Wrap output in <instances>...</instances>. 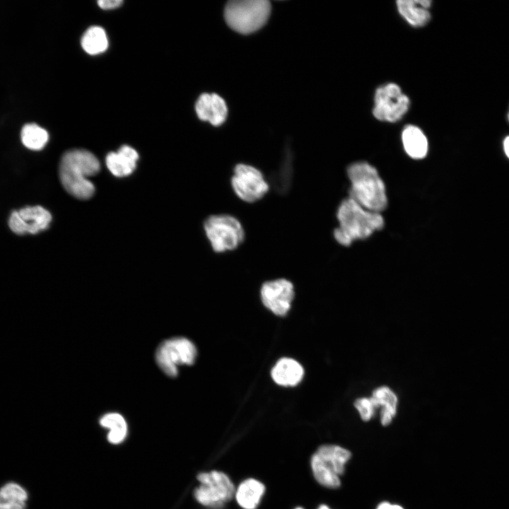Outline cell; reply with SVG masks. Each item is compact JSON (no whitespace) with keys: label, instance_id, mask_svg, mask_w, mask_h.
<instances>
[{"label":"cell","instance_id":"cell-1","mask_svg":"<svg viewBox=\"0 0 509 509\" xmlns=\"http://www.w3.org/2000/svg\"><path fill=\"white\" fill-rule=\"evenodd\" d=\"M100 162L91 152L84 149H72L61 158L59 175L65 190L79 199L90 198L95 187L88 179L100 170Z\"/></svg>","mask_w":509,"mask_h":509},{"label":"cell","instance_id":"cell-2","mask_svg":"<svg viewBox=\"0 0 509 509\" xmlns=\"http://www.w3.org/2000/svg\"><path fill=\"white\" fill-rule=\"evenodd\" d=\"M339 227L334 231L335 240L344 246L370 236L384 226L380 213L365 209L351 198L344 199L337 211Z\"/></svg>","mask_w":509,"mask_h":509},{"label":"cell","instance_id":"cell-3","mask_svg":"<svg viewBox=\"0 0 509 509\" xmlns=\"http://www.w3.org/2000/svg\"><path fill=\"white\" fill-rule=\"evenodd\" d=\"M347 174L351 181L350 198L366 210L379 213L385 209V187L377 170L366 162L350 165Z\"/></svg>","mask_w":509,"mask_h":509},{"label":"cell","instance_id":"cell-4","mask_svg":"<svg viewBox=\"0 0 509 509\" xmlns=\"http://www.w3.org/2000/svg\"><path fill=\"white\" fill-rule=\"evenodd\" d=\"M271 12L267 0H232L224 9V18L228 26L236 32L249 34L261 28Z\"/></svg>","mask_w":509,"mask_h":509},{"label":"cell","instance_id":"cell-5","mask_svg":"<svg viewBox=\"0 0 509 509\" xmlns=\"http://www.w3.org/2000/svg\"><path fill=\"white\" fill-rule=\"evenodd\" d=\"M348 450L338 445L320 447L312 457L311 466L314 476L321 485L328 488L340 486V476L351 457Z\"/></svg>","mask_w":509,"mask_h":509},{"label":"cell","instance_id":"cell-6","mask_svg":"<svg viewBox=\"0 0 509 509\" xmlns=\"http://www.w3.org/2000/svg\"><path fill=\"white\" fill-rule=\"evenodd\" d=\"M204 229L213 250L218 253L238 248L245 238L241 223L231 215L209 216L204 222Z\"/></svg>","mask_w":509,"mask_h":509},{"label":"cell","instance_id":"cell-7","mask_svg":"<svg viewBox=\"0 0 509 509\" xmlns=\"http://www.w3.org/2000/svg\"><path fill=\"white\" fill-rule=\"evenodd\" d=\"M197 349L186 338L177 337L161 343L156 353L160 368L169 377H176L177 365H192L197 357Z\"/></svg>","mask_w":509,"mask_h":509},{"label":"cell","instance_id":"cell-8","mask_svg":"<svg viewBox=\"0 0 509 509\" xmlns=\"http://www.w3.org/2000/svg\"><path fill=\"white\" fill-rule=\"evenodd\" d=\"M197 479L201 484L194 491V496L204 505L218 508L233 496L234 486L223 472L211 471L201 473Z\"/></svg>","mask_w":509,"mask_h":509},{"label":"cell","instance_id":"cell-9","mask_svg":"<svg viewBox=\"0 0 509 509\" xmlns=\"http://www.w3.org/2000/svg\"><path fill=\"white\" fill-rule=\"evenodd\" d=\"M230 182L237 197L247 203L259 201L269 189L262 172L247 164L240 163L235 165Z\"/></svg>","mask_w":509,"mask_h":509},{"label":"cell","instance_id":"cell-10","mask_svg":"<svg viewBox=\"0 0 509 509\" xmlns=\"http://www.w3.org/2000/svg\"><path fill=\"white\" fill-rule=\"evenodd\" d=\"M373 114L380 121L395 122L407 112L409 98L395 83H387L377 88Z\"/></svg>","mask_w":509,"mask_h":509},{"label":"cell","instance_id":"cell-11","mask_svg":"<svg viewBox=\"0 0 509 509\" xmlns=\"http://www.w3.org/2000/svg\"><path fill=\"white\" fill-rule=\"evenodd\" d=\"M52 220L50 213L40 206H26L13 211L8 219V226L16 234H36L45 230Z\"/></svg>","mask_w":509,"mask_h":509},{"label":"cell","instance_id":"cell-12","mask_svg":"<svg viewBox=\"0 0 509 509\" xmlns=\"http://www.w3.org/2000/svg\"><path fill=\"white\" fill-rule=\"evenodd\" d=\"M260 293L266 308L276 315L283 316L291 308L294 288L288 280L279 279L264 283Z\"/></svg>","mask_w":509,"mask_h":509},{"label":"cell","instance_id":"cell-13","mask_svg":"<svg viewBox=\"0 0 509 509\" xmlns=\"http://www.w3.org/2000/svg\"><path fill=\"white\" fill-rule=\"evenodd\" d=\"M195 110L199 118L214 126L222 124L228 114L225 100L216 93H204L198 98Z\"/></svg>","mask_w":509,"mask_h":509},{"label":"cell","instance_id":"cell-14","mask_svg":"<svg viewBox=\"0 0 509 509\" xmlns=\"http://www.w3.org/2000/svg\"><path fill=\"white\" fill-rule=\"evenodd\" d=\"M139 159L138 153L129 146L124 145L117 152L110 153L105 159L110 172L116 177H124L132 173Z\"/></svg>","mask_w":509,"mask_h":509},{"label":"cell","instance_id":"cell-15","mask_svg":"<svg viewBox=\"0 0 509 509\" xmlns=\"http://www.w3.org/2000/svg\"><path fill=\"white\" fill-rule=\"evenodd\" d=\"M429 0H399L397 8L401 16L411 25H425L431 18Z\"/></svg>","mask_w":509,"mask_h":509},{"label":"cell","instance_id":"cell-16","mask_svg":"<svg viewBox=\"0 0 509 509\" xmlns=\"http://www.w3.org/2000/svg\"><path fill=\"white\" fill-rule=\"evenodd\" d=\"M303 368L296 361L283 358L280 359L271 370L274 381L282 386H295L302 380Z\"/></svg>","mask_w":509,"mask_h":509},{"label":"cell","instance_id":"cell-17","mask_svg":"<svg viewBox=\"0 0 509 509\" xmlns=\"http://www.w3.org/2000/svg\"><path fill=\"white\" fill-rule=\"evenodd\" d=\"M402 139L406 153L412 158H423L428 152V141L417 127L407 125L403 129Z\"/></svg>","mask_w":509,"mask_h":509},{"label":"cell","instance_id":"cell-18","mask_svg":"<svg viewBox=\"0 0 509 509\" xmlns=\"http://www.w3.org/2000/svg\"><path fill=\"white\" fill-rule=\"evenodd\" d=\"M374 406H382L380 421L383 426L390 424L396 414L397 398L395 394L387 387H380L375 390L370 397Z\"/></svg>","mask_w":509,"mask_h":509},{"label":"cell","instance_id":"cell-19","mask_svg":"<svg viewBox=\"0 0 509 509\" xmlns=\"http://www.w3.org/2000/svg\"><path fill=\"white\" fill-rule=\"evenodd\" d=\"M28 494L20 484L8 482L0 488V509H25Z\"/></svg>","mask_w":509,"mask_h":509},{"label":"cell","instance_id":"cell-20","mask_svg":"<svg viewBox=\"0 0 509 509\" xmlns=\"http://www.w3.org/2000/svg\"><path fill=\"white\" fill-rule=\"evenodd\" d=\"M264 492V486L259 481L250 479L239 486L235 494L238 504L244 509H255Z\"/></svg>","mask_w":509,"mask_h":509},{"label":"cell","instance_id":"cell-21","mask_svg":"<svg viewBox=\"0 0 509 509\" xmlns=\"http://www.w3.org/2000/svg\"><path fill=\"white\" fill-rule=\"evenodd\" d=\"M81 46L85 52L92 55L105 52L108 47L105 30L99 26L90 27L81 38Z\"/></svg>","mask_w":509,"mask_h":509},{"label":"cell","instance_id":"cell-22","mask_svg":"<svg viewBox=\"0 0 509 509\" xmlns=\"http://www.w3.org/2000/svg\"><path fill=\"white\" fill-rule=\"evenodd\" d=\"M23 144L28 149L39 151L42 149L49 139L47 131L35 123L25 124L21 131Z\"/></svg>","mask_w":509,"mask_h":509},{"label":"cell","instance_id":"cell-23","mask_svg":"<svg viewBox=\"0 0 509 509\" xmlns=\"http://www.w3.org/2000/svg\"><path fill=\"white\" fill-rule=\"evenodd\" d=\"M102 426L110 429L107 439L112 444L122 442L127 433V423L123 416L117 413H110L103 416L100 421Z\"/></svg>","mask_w":509,"mask_h":509},{"label":"cell","instance_id":"cell-24","mask_svg":"<svg viewBox=\"0 0 509 509\" xmlns=\"http://www.w3.org/2000/svg\"><path fill=\"white\" fill-rule=\"evenodd\" d=\"M354 405L363 421H368L373 417L375 407L370 398H359L356 400Z\"/></svg>","mask_w":509,"mask_h":509},{"label":"cell","instance_id":"cell-25","mask_svg":"<svg viewBox=\"0 0 509 509\" xmlns=\"http://www.w3.org/2000/svg\"><path fill=\"white\" fill-rule=\"evenodd\" d=\"M123 1L122 0H100L98 1V6L103 9H112L119 7Z\"/></svg>","mask_w":509,"mask_h":509},{"label":"cell","instance_id":"cell-26","mask_svg":"<svg viewBox=\"0 0 509 509\" xmlns=\"http://www.w3.org/2000/svg\"><path fill=\"white\" fill-rule=\"evenodd\" d=\"M377 509H403L400 505H393L387 502L380 503Z\"/></svg>","mask_w":509,"mask_h":509},{"label":"cell","instance_id":"cell-27","mask_svg":"<svg viewBox=\"0 0 509 509\" xmlns=\"http://www.w3.org/2000/svg\"><path fill=\"white\" fill-rule=\"evenodd\" d=\"M503 151L505 155L509 159V136H506L503 142Z\"/></svg>","mask_w":509,"mask_h":509},{"label":"cell","instance_id":"cell-28","mask_svg":"<svg viewBox=\"0 0 509 509\" xmlns=\"http://www.w3.org/2000/svg\"><path fill=\"white\" fill-rule=\"evenodd\" d=\"M318 509H329V508L325 505H322L318 508Z\"/></svg>","mask_w":509,"mask_h":509},{"label":"cell","instance_id":"cell-29","mask_svg":"<svg viewBox=\"0 0 509 509\" xmlns=\"http://www.w3.org/2000/svg\"><path fill=\"white\" fill-rule=\"evenodd\" d=\"M508 121H509V112H508Z\"/></svg>","mask_w":509,"mask_h":509},{"label":"cell","instance_id":"cell-30","mask_svg":"<svg viewBox=\"0 0 509 509\" xmlns=\"http://www.w3.org/2000/svg\"><path fill=\"white\" fill-rule=\"evenodd\" d=\"M296 509H303V508H296Z\"/></svg>","mask_w":509,"mask_h":509}]
</instances>
